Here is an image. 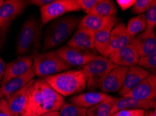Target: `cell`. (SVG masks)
Listing matches in <instances>:
<instances>
[{"label":"cell","mask_w":156,"mask_h":116,"mask_svg":"<svg viewBox=\"0 0 156 116\" xmlns=\"http://www.w3.org/2000/svg\"><path fill=\"white\" fill-rule=\"evenodd\" d=\"M65 103L43 78L34 80L27 93V100L21 116H40L51 111H59Z\"/></svg>","instance_id":"cell-1"},{"label":"cell","mask_w":156,"mask_h":116,"mask_svg":"<svg viewBox=\"0 0 156 116\" xmlns=\"http://www.w3.org/2000/svg\"><path fill=\"white\" fill-rule=\"evenodd\" d=\"M43 79L64 98L79 94L86 89V75L81 68L66 70Z\"/></svg>","instance_id":"cell-2"},{"label":"cell","mask_w":156,"mask_h":116,"mask_svg":"<svg viewBox=\"0 0 156 116\" xmlns=\"http://www.w3.org/2000/svg\"><path fill=\"white\" fill-rule=\"evenodd\" d=\"M42 27L37 17L30 16L23 24L19 33L16 54L18 56L37 55L41 47Z\"/></svg>","instance_id":"cell-3"},{"label":"cell","mask_w":156,"mask_h":116,"mask_svg":"<svg viewBox=\"0 0 156 116\" xmlns=\"http://www.w3.org/2000/svg\"><path fill=\"white\" fill-rule=\"evenodd\" d=\"M76 16H65L55 19L48 25L44 33L43 51L61 45L70 37L80 22Z\"/></svg>","instance_id":"cell-4"},{"label":"cell","mask_w":156,"mask_h":116,"mask_svg":"<svg viewBox=\"0 0 156 116\" xmlns=\"http://www.w3.org/2000/svg\"><path fill=\"white\" fill-rule=\"evenodd\" d=\"M118 65L109 59L98 56L90 62L81 67L86 78V89L94 91L100 89L106 76Z\"/></svg>","instance_id":"cell-5"},{"label":"cell","mask_w":156,"mask_h":116,"mask_svg":"<svg viewBox=\"0 0 156 116\" xmlns=\"http://www.w3.org/2000/svg\"><path fill=\"white\" fill-rule=\"evenodd\" d=\"M33 66L35 75L39 78L58 74L72 68V66L65 63L53 50L35 55Z\"/></svg>","instance_id":"cell-6"},{"label":"cell","mask_w":156,"mask_h":116,"mask_svg":"<svg viewBox=\"0 0 156 116\" xmlns=\"http://www.w3.org/2000/svg\"><path fill=\"white\" fill-rule=\"evenodd\" d=\"M81 11L76 0H54L52 3L40 8L41 25L43 27L64 14Z\"/></svg>","instance_id":"cell-7"},{"label":"cell","mask_w":156,"mask_h":116,"mask_svg":"<svg viewBox=\"0 0 156 116\" xmlns=\"http://www.w3.org/2000/svg\"><path fill=\"white\" fill-rule=\"evenodd\" d=\"M57 54L71 66H83L94 60L98 54L90 49L65 45L57 49Z\"/></svg>","instance_id":"cell-8"},{"label":"cell","mask_w":156,"mask_h":116,"mask_svg":"<svg viewBox=\"0 0 156 116\" xmlns=\"http://www.w3.org/2000/svg\"><path fill=\"white\" fill-rule=\"evenodd\" d=\"M28 5L27 1L6 0L0 7V28L8 31L16 18L22 15Z\"/></svg>","instance_id":"cell-9"},{"label":"cell","mask_w":156,"mask_h":116,"mask_svg":"<svg viewBox=\"0 0 156 116\" xmlns=\"http://www.w3.org/2000/svg\"><path fill=\"white\" fill-rule=\"evenodd\" d=\"M33 60L34 56H19L15 60L7 63L0 86L27 72L32 67Z\"/></svg>","instance_id":"cell-10"},{"label":"cell","mask_w":156,"mask_h":116,"mask_svg":"<svg viewBox=\"0 0 156 116\" xmlns=\"http://www.w3.org/2000/svg\"><path fill=\"white\" fill-rule=\"evenodd\" d=\"M131 43L136 47L139 57L156 54V38L154 29L144 30L132 38Z\"/></svg>","instance_id":"cell-11"},{"label":"cell","mask_w":156,"mask_h":116,"mask_svg":"<svg viewBox=\"0 0 156 116\" xmlns=\"http://www.w3.org/2000/svg\"><path fill=\"white\" fill-rule=\"evenodd\" d=\"M155 101V99L141 100L129 97H122L120 98H117L111 109L110 116L122 110L143 109L146 111L154 110L156 106Z\"/></svg>","instance_id":"cell-12"},{"label":"cell","mask_w":156,"mask_h":116,"mask_svg":"<svg viewBox=\"0 0 156 116\" xmlns=\"http://www.w3.org/2000/svg\"><path fill=\"white\" fill-rule=\"evenodd\" d=\"M128 67L117 66L106 76L101 85L100 91L106 94L119 92L123 86Z\"/></svg>","instance_id":"cell-13"},{"label":"cell","mask_w":156,"mask_h":116,"mask_svg":"<svg viewBox=\"0 0 156 116\" xmlns=\"http://www.w3.org/2000/svg\"><path fill=\"white\" fill-rule=\"evenodd\" d=\"M132 37L127 33L124 23H118L111 31L110 41L103 57L108 58L113 51L127 45L131 42Z\"/></svg>","instance_id":"cell-14"},{"label":"cell","mask_w":156,"mask_h":116,"mask_svg":"<svg viewBox=\"0 0 156 116\" xmlns=\"http://www.w3.org/2000/svg\"><path fill=\"white\" fill-rule=\"evenodd\" d=\"M122 97H129L141 100H150L156 98V75L150 74L137 86Z\"/></svg>","instance_id":"cell-15"},{"label":"cell","mask_w":156,"mask_h":116,"mask_svg":"<svg viewBox=\"0 0 156 116\" xmlns=\"http://www.w3.org/2000/svg\"><path fill=\"white\" fill-rule=\"evenodd\" d=\"M107 58L118 66L129 68L137 64L139 56L136 47L130 42L127 45L113 51Z\"/></svg>","instance_id":"cell-16"},{"label":"cell","mask_w":156,"mask_h":116,"mask_svg":"<svg viewBox=\"0 0 156 116\" xmlns=\"http://www.w3.org/2000/svg\"><path fill=\"white\" fill-rule=\"evenodd\" d=\"M119 20L120 18L117 17H98L86 15L80 20L77 29H87L95 34L109 26L115 27Z\"/></svg>","instance_id":"cell-17"},{"label":"cell","mask_w":156,"mask_h":116,"mask_svg":"<svg viewBox=\"0 0 156 116\" xmlns=\"http://www.w3.org/2000/svg\"><path fill=\"white\" fill-rule=\"evenodd\" d=\"M35 76L36 75L34 66L32 65V67L25 74L10 80L3 86H0V99H8L11 94L22 88L32 79H34Z\"/></svg>","instance_id":"cell-18"},{"label":"cell","mask_w":156,"mask_h":116,"mask_svg":"<svg viewBox=\"0 0 156 116\" xmlns=\"http://www.w3.org/2000/svg\"><path fill=\"white\" fill-rule=\"evenodd\" d=\"M112 98V96L102 92L89 91L72 97L69 98V101L70 104L76 106L87 109V108H90Z\"/></svg>","instance_id":"cell-19"},{"label":"cell","mask_w":156,"mask_h":116,"mask_svg":"<svg viewBox=\"0 0 156 116\" xmlns=\"http://www.w3.org/2000/svg\"><path fill=\"white\" fill-rule=\"evenodd\" d=\"M150 74V72H148V71L144 70V68L138 65L130 66L127 71L126 77H125L123 86L119 92V95L122 97L128 93Z\"/></svg>","instance_id":"cell-20"},{"label":"cell","mask_w":156,"mask_h":116,"mask_svg":"<svg viewBox=\"0 0 156 116\" xmlns=\"http://www.w3.org/2000/svg\"><path fill=\"white\" fill-rule=\"evenodd\" d=\"M34 80V79H32L24 87L11 94L8 99H6L12 116H21L22 115L27 100V91Z\"/></svg>","instance_id":"cell-21"},{"label":"cell","mask_w":156,"mask_h":116,"mask_svg":"<svg viewBox=\"0 0 156 116\" xmlns=\"http://www.w3.org/2000/svg\"><path fill=\"white\" fill-rule=\"evenodd\" d=\"M67 45L96 51L94 49V33L87 29H77Z\"/></svg>","instance_id":"cell-22"},{"label":"cell","mask_w":156,"mask_h":116,"mask_svg":"<svg viewBox=\"0 0 156 116\" xmlns=\"http://www.w3.org/2000/svg\"><path fill=\"white\" fill-rule=\"evenodd\" d=\"M118 9L114 2L111 0H100L93 8L85 11L87 15L98 17H115Z\"/></svg>","instance_id":"cell-23"},{"label":"cell","mask_w":156,"mask_h":116,"mask_svg":"<svg viewBox=\"0 0 156 116\" xmlns=\"http://www.w3.org/2000/svg\"><path fill=\"white\" fill-rule=\"evenodd\" d=\"M114 27L109 26L94 34V49L103 56L109 44L111 31Z\"/></svg>","instance_id":"cell-24"},{"label":"cell","mask_w":156,"mask_h":116,"mask_svg":"<svg viewBox=\"0 0 156 116\" xmlns=\"http://www.w3.org/2000/svg\"><path fill=\"white\" fill-rule=\"evenodd\" d=\"M117 98L106 99L87 109V116H110V111Z\"/></svg>","instance_id":"cell-25"},{"label":"cell","mask_w":156,"mask_h":116,"mask_svg":"<svg viewBox=\"0 0 156 116\" xmlns=\"http://www.w3.org/2000/svg\"><path fill=\"white\" fill-rule=\"evenodd\" d=\"M146 28V22L145 13L140 14V15L130 18L126 26V30L127 33L132 38L144 31Z\"/></svg>","instance_id":"cell-26"},{"label":"cell","mask_w":156,"mask_h":116,"mask_svg":"<svg viewBox=\"0 0 156 116\" xmlns=\"http://www.w3.org/2000/svg\"><path fill=\"white\" fill-rule=\"evenodd\" d=\"M86 108H79L70 103H65L60 110V116H87Z\"/></svg>","instance_id":"cell-27"},{"label":"cell","mask_w":156,"mask_h":116,"mask_svg":"<svg viewBox=\"0 0 156 116\" xmlns=\"http://www.w3.org/2000/svg\"><path fill=\"white\" fill-rule=\"evenodd\" d=\"M136 65L140 66L151 74L155 75L156 72V54L139 57Z\"/></svg>","instance_id":"cell-28"},{"label":"cell","mask_w":156,"mask_h":116,"mask_svg":"<svg viewBox=\"0 0 156 116\" xmlns=\"http://www.w3.org/2000/svg\"><path fill=\"white\" fill-rule=\"evenodd\" d=\"M146 22V30L154 29L156 25V1L154 0L150 8L145 13Z\"/></svg>","instance_id":"cell-29"},{"label":"cell","mask_w":156,"mask_h":116,"mask_svg":"<svg viewBox=\"0 0 156 116\" xmlns=\"http://www.w3.org/2000/svg\"><path fill=\"white\" fill-rule=\"evenodd\" d=\"M154 0H136L132 7V13L136 15H140L146 13L150 8Z\"/></svg>","instance_id":"cell-30"},{"label":"cell","mask_w":156,"mask_h":116,"mask_svg":"<svg viewBox=\"0 0 156 116\" xmlns=\"http://www.w3.org/2000/svg\"><path fill=\"white\" fill-rule=\"evenodd\" d=\"M146 111L143 109L122 110L113 113L111 116H144Z\"/></svg>","instance_id":"cell-31"},{"label":"cell","mask_w":156,"mask_h":116,"mask_svg":"<svg viewBox=\"0 0 156 116\" xmlns=\"http://www.w3.org/2000/svg\"><path fill=\"white\" fill-rule=\"evenodd\" d=\"M99 1L100 0H76V2L80 9L85 12L93 8Z\"/></svg>","instance_id":"cell-32"},{"label":"cell","mask_w":156,"mask_h":116,"mask_svg":"<svg viewBox=\"0 0 156 116\" xmlns=\"http://www.w3.org/2000/svg\"><path fill=\"white\" fill-rule=\"evenodd\" d=\"M0 116H12L7 104V101L4 98L0 99Z\"/></svg>","instance_id":"cell-33"},{"label":"cell","mask_w":156,"mask_h":116,"mask_svg":"<svg viewBox=\"0 0 156 116\" xmlns=\"http://www.w3.org/2000/svg\"><path fill=\"white\" fill-rule=\"evenodd\" d=\"M116 2L120 9L124 11L132 8L135 2V0H117Z\"/></svg>","instance_id":"cell-34"},{"label":"cell","mask_w":156,"mask_h":116,"mask_svg":"<svg viewBox=\"0 0 156 116\" xmlns=\"http://www.w3.org/2000/svg\"><path fill=\"white\" fill-rule=\"evenodd\" d=\"M54 0H30L28 2V4H32V5L37 6L38 7H43L44 6L47 5L52 3Z\"/></svg>","instance_id":"cell-35"},{"label":"cell","mask_w":156,"mask_h":116,"mask_svg":"<svg viewBox=\"0 0 156 116\" xmlns=\"http://www.w3.org/2000/svg\"><path fill=\"white\" fill-rule=\"evenodd\" d=\"M6 63L4 62L3 59L0 56V83H1L2 79H3L4 72H5Z\"/></svg>","instance_id":"cell-36"},{"label":"cell","mask_w":156,"mask_h":116,"mask_svg":"<svg viewBox=\"0 0 156 116\" xmlns=\"http://www.w3.org/2000/svg\"><path fill=\"white\" fill-rule=\"evenodd\" d=\"M6 32H7L6 31L2 29V28H0V51H1L2 47L3 45L4 40H5Z\"/></svg>","instance_id":"cell-37"},{"label":"cell","mask_w":156,"mask_h":116,"mask_svg":"<svg viewBox=\"0 0 156 116\" xmlns=\"http://www.w3.org/2000/svg\"><path fill=\"white\" fill-rule=\"evenodd\" d=\"M40 116H60V115L59 111H51V112L44 113V114Z\"/></svg>","instance_id":"cell-38"},{"label":"cell","mask_w":156,"mask_h":116,"mask_svg":"<svg viewBox=\"0 0 156 116\" xmlns=\"http://www.w3.org/2000/svg\"><path fill=\"white\" fill-rule=\"evenodd\" d=\"M144 116H156V110L154 109L151 111H146Z\"/></svg>","instance_id":"cell-39"},{"label":"cell","mask_w":156,"mask_h":116,"mask_svg":"<svg viewBox=\"0 0 156 116\" xmlns=\"http://www.w3.org/2000/svg\"><path fill=\"white\" fill-rule=\"evenodd\" d=\"M4 2V1H3V0H0V7H1L2 4H3Z\"/></svg>","instance_id":"cell-40"}]
</instances>
